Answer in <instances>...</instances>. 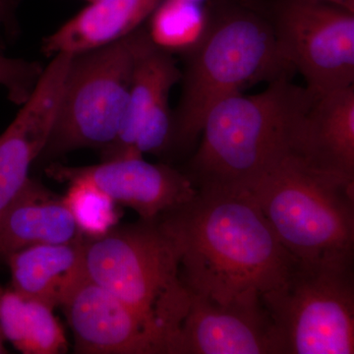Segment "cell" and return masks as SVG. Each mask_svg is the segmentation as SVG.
<instances>
[{
    "label": "cell",
    "instance_id": "obj_20",
    "mask_svg": "<svg viewBox=\"0 0 354 354\" xmlns=\"http://www.w3.org/2000/svg\"><path fill=\"white\" fill-rule=\"evenodd\" d=\"M68 185L64 203L84 237L102 236L118 225V205L108 195L85 181Z\"/></svg>",
    "mask_w": 354,
    "mask_h": 354
},
{
    "label": "cell",
    "instance_id": "obj_19",
    "mask_svg": "<svg viewBox=\"0 0 354 354\" xmlns=\"http://www.w3.org/2000/svg\"><path fill=\"white\" fill-rule=\"evenodd\" d=\"M151 41L167 53L181 55L202 38L207 24L206 8L189 0H162L151 14Z\"/></svg>",
    "mask_w": 354,
    "mask_h": 354
},
{
    "label": "cell",
    "instance_id": "obj_22",
    "mask_svg": "<svg viewBox=\"0 0 354 354\" xmlns=\"http://www.w3.org/2000/svg\"><path fill=\"white\" fill-rule=\"evenodd\" d=\"M13 0H0V29L7 27L13 17Z\"/></svg>",
    "mask_w": 354,
    "mask_h": 354
},
{
    "label": "cell",
    "instance_id": "obj_8",
    "mask_svg": "<svg viewBox=\"0 0 354 354\" xmlns=\"http://www.w3.org/2000/svg\"><path fill=\"white\" fill-rule=\"evenodd\" d=\"M283 57L318 95L353 86L354 13L313 0H254Z\"/></svg>",
    "mask_w": 354,
    "mask_h": 354
},
{
    "label": "cell",
    "instance_id": "obj_25",
    "mask_svg": "<svg viewBox=\"0 0 354 354\" xmlns=\"http://www.w3.org/2000/svg\"><path fill=\"white\" fill-rule=\"evenodd\" d=\"M189 1L198 2V3H201V1H203V0H189Z\"/></svg>",
    "mask_w": 354,
    "mask_h": 354
},
{
    "label": "cell",
    "instance_id": "obj_18",
    "mask_svg": "<svg viewBox=\"0 0 354 354\" xmlns=\"http://www.w3.org/2000/svg\"><path fill=\"white\" fill-rule=\"evenodd\" d=\"M53 310L0 286V330L4 339L20 353H66L68 342Z\"/></svg>",
    "mask_w": 354,
    "mask_h": 354
},
{
    "label": "cell",
    "instance_id": "obj_23",
    "mask_svg": "<svg viewBox=\"0 0 354 354\" xmlns=\"http://www.w3.org/2000/svg\"><path fill=\"white\" fill-rule=\"evenodd\" d=\"M313 1L332 4V6L341 7V8L346 9V10L354 13V0H313Z\"/></svg>",
    "mask_w": 354,
    "mask_h": 354
},
{
    "label": "cell",
    "instance_id": "obj_14",
    "mask_svg": "<svg viewBox=\"0 0 354 354\" xmlns=\"http://www.w3.org/2000/svg\"><path fill=\"white\" fill-rule=\"evenodd\" d=\"M82 237L64 197L31 178L0 218V262L28 246L69 243Z\"/></svg>",
    "mask_w": 354,
    "mask_h": 354
},
{
    "label": "cell",
    "instance_id": "obj_3",
    "mask_svg": "<svg viewBox=\"0 0 354 354\" xmlns=\"http://www.w3.org/2000/svg\"><path fill=\"white\" fill-rule=\"evenodd\" d=\"M315 97L291 79L269 83L259 94L230 95L207 114L201 144L183 171L198 191L250 192L298 153Z\"/></svg>",
    "mask_w": 354,
    "mask_h": 354
},
{
    "label": "cell",
    "instance_id": "obj_10",
    "mask_svg": "<svg viewBox=\"0 0 354 354\" xmlns=\"http://www.w3.org/2000/svg\"><path fill=\"white\" fill-rule=\"evenodd\" d=\"M46 176L58 183L85 181L121 206L134 209L142 220H153L196 195L185 172L169 164H152L143 157L102 160L88 167L51 162Z\"/></svg>",
    "mask_w": 354,
    "mask_h": 354
},
{
    "label": "cell",
    "instance_id": "obj_13",
    "mask_svg": "<svg viewBox=\"0 0 354 354\" xmlns=\"http://www.w3.org/2000/svg\"><path fill=\"white\" fill-rule=\"evenodd\" d=\"M298 155L316 169L354 183V87L318 95L310 106Z\"/></svg>",
    "mask_w": 354,
    "mask_h": 354
},
{
    "label": "cell",
    "instance_id": "obj_5",
    "mask_svg": "<svg viewBox=\"0 0 354 354\" xmlns=\"http://www.w3.org/2000/svg\"><path fill=\"white\" fill-rule=\"evenodd\" d=\"M298 262H354V183L291 153L250 191Z\"/></svg>",
    "mask_w": 354,
    "mask_h": 354
},
{
    "label": "cell",
    "instance_id": "obj_4",
    "mask_svg": "<svg viewBox=\"0 0 354 354\" xmlns=\"http://www.w3.org/2000/svg\"><path fill=\"white\" fill-rule=\"evenodd\" d=\"M86 278L113 293L158 328L176 354L190 293L179 272L178 251L160 218L116 225L83 239Z\"/></svg>",
    "mask_w": 354,
    "mask_h": 354
},
{
    "label": "cell",
    "instance_id": "obj_9",
    "mask_svg": "<svg viewBox=\"0 0 354 354\" xmlns=\"http://www.w3.org/2000/svg\"><path fill=\"white\" fill-rule=\"evenodd\" d=\"M81 354H171L167 337L120 298L84 278L62 304Z\"/></svg>",
    "mask_w": 354,
    "mask_h": 354
},
{
    "label": "cell",
    "instance_id": "obj_16",
    "mask_svg": "<svg viewBox=\"0 0 354 354\" xmlns=\"http://www.w3.org/2000/svg\"><path fill=\"white\" fill-rule=\"evenodd\" d=\"M135 60L124 120L118 137L101 152L102 160L134 157L132 148L147 114L180 81L181 69L171 53L158 48L147 30L134 32Z\"/></svg>",
    "mask_w": 354,
    "mask_h": 354
},
{
    "label": "cell",
    "instance_id": "obj_21",
    "mask_svg": "<svg viewBox=\"0 0 354 354\" xmlns=\"http://www.w3.org/2000/svg\"><path fill=\"white\" fill-rule=\"evenodd\" d=\"M44 69L39 62L0 53V86L6 88L9 101L22 106L34 92Z\"/></svg>",
    "mask_w": 354,
    "mask_h": 354
},
{
    "label": "cell",
    "instance_id": "obj_12",
    "mask_svg": "<svg viewBox=\"0 0 354 354\" xmlns=\"http://www.w3.org/2000/svg\"><path fill=\"white\" fill-rule=\"evenodd\" d=\"M71 57L50 58L34 92L0 135V218L31 179L30 169L48 144Z\"/></svg>",
    "mask_w": 354,
    "mask_h": 354
},
{
    "label": "cell",
    "instance_id": "obj_24",
    "mask_svg": "<svg viewBox=\"0 0 354 354\" xmlns=\"http://www.w3.org/2000/svg\"><path fill=\"white\" fill-rule=\"evenodd\" d=\"M6 353V348L4 346V337L1 334V330H0V354Z\"/></svg>",
    "mask_w": 354,
    "mask_h": 354
},
{
    "label": "cell",
    "instance_id": "obj_6",
    "mask_svg": "<svg viewBox=\"0 0 354 354\" xmlns=\"http://www.w3.org/2000/svg\"><path fill=\"white\" fill-rule=\"evenodd\" d=\"M134 32L109 46L72 55L50 139L39 160L51 162L81 149L101 153L113 143L131 86Z\"/></svg>",
    "mask_w": 354,
    "mask_h": 354
},
{
    "label": "cell",
    "instance_id": "obj_15",
    "mask_svg": "<svg viewBox=\"0 0 354 354\" xmlns=\"http://www.w3.org/2000/svg\"><path fill=\"white\" fill-rule=\"evenodd\" d=\"M162 0H97L44 39L50 58L75 55L127 38L150 17Z\"/></svg>",
    "mask_w": 354,
    "mask_h": 354
},
{
    "label": "cell",
    "instance_id": "obj_17",
    "mask_svg": "<svg viewBox=\"0 0 354 354\" xmlns=\"http://www.w3.org/2000/svg\"><path fill=\"white\" fill-rule=\"evenodd\" d=\"M83 239L69 243L37 244L7 256L11 288L55 309L84 278Z\"/></svg>",
    "mask_w": 354,
    "mask_h": 354
},
{
    "label": "cell",
    "instance_id": "obj_26",
    "mask_svg": "<svg viewBox=\"0 0 354 354\" xmlns=\"http://www.w3.org/2000/svg\"><path fill=\"white\" fill-rule=\"evenodd\" d=\"M87 1H88V2H94V1H97V0H87Z\"/></svg>",
    "mask_w": 354,
    "mask_h": 354
},
{
    "label": "cell",
    "instance_id": "obj_1",
    "mask_svg": "<svg viewBox=\"0 0 354 354\" xmlns=\"http://www.w3.org/2000/svg\"><path fill=\"white\" fill-rule=\"evenodd\" d=\"M178 251L191 292L223 305L279 288L295 260L250 192L198 191L158 216Z\"/></svg>",
    "mask_w": 354,
    "mask_h": 354
},
{
    "label": "cell",
    "instance_id": "obj_7",
    "mask_svg": "<svg viewBox=\"0 0 354 354\" xmlns=\"http://www.w3.org/2000/svg\"><path fill=\"white\" fill-rule=\"evenodd\" d=\"M262 301L283 354L354 353V262L295 261Z\"/></svg>",
    "mask_w": 354,
    "mask_h": 354
},
{
    "label": "cell",
    "instance_id": "obj_2",
    "mask_svg": "<svg viewBox=\"0 0 354 354\" xmlns=\"http://www.w3.org/2000/svg\"><path fill=\"white\" fill-rule=\"evenodd\" d=\"M202 38L183 53L181 94L172 111L171 157L192 150L207 114L247 86L292 79L267 16L254 0H212Z\"/></svg>",
    "mask_w": 354,
    "mask_h": 354
},
{
    "label": "cell",
    "instance_id": "obj_11",
    "mask_svg": "<svg viewBox=\"0 0 354 354\" xmlns=\"http://www.w3.org/2000/svg\"><path fill=\"white\" fill-rule=\"evenodd\" d=\"M189 293L176 354H283L281 337L262 297L223 305Z\"/></svg>",
    "mask_w": 354,
    "mask_h": 354
}]
</instances>
